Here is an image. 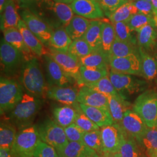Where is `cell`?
Masks as SVG:
<instances>
[{
	"mask_svg": "<svg viewBox=\"0 0 157 157\" xmlns=\"http://www.w3.org/2000/svg\"><path fill=\"white\" fill-rule=\"evenodd\" d=\"M2 32L4 39L22 54L26 62L31 60L34 57H37L26 44L22 35L18 28L7 29Z\"/></svg>",
	"mask_w": 157,
	"mask_h": 157,
	"instance_id": "d6986e66",
	"label": "cell"
},
{
	"mask_svg": "<svg viewBox=\"0 0 157 157\" xmlns=\"http://www.w3.org/2000/svg\"><path fill=\"white\" fill-rule=\"evenodd\" d=\"M65 135L69 142H83L84 132L75 123L64 128Z\"/></svg>",
	"mask_w": 157,
	"mask_h": 157,
	"instance_id": "bcb514c9",
	"label": "cell"
},
{
	"mask_svg": "<svg viewBox=\"0 0 157 157\" xmlns=\"http://www.w3.org/2000/svg\"><path fill=\"white\" fill-rule=\"evenodd\" d=\"M139 53V47L115 39L112 45L109 59L128 56L133 54Z\"/></svg>",
	"mask_w": 157,
	"mask_h": 157,
	"instance_id": "836d02e7",
	"label": "cell"
},
{
	"mask_svg": "<svg viewBox=\"0 0 157 157\" xmlns=\"http://www.w3.org/2000/svg\"><path fill=\"white\" fill-rule=\"evenodd\" d=\"M92 51L88 43L83 38H80L73 40L67 52L78 60L80 58L88 56Z\"/></svg>",
	"mask_w": 157,
	"mask_h": 157,
	"instance_id": "60d3db41",
	"label": "cell"
},
{
	"mask_svg": "<svg viewBox=\"0 0 157 157\" xmlns=\"http://www.w3.org/2000/svg\"><path fill=\"white\" fill-rule=\"evenodd\" d=\"M109 68L107 67L94 68L80 67L81 86L87 83L97 82L101 78L109 76Z\"/></svg>",
	"mask_w": 157,
	"mask_h": 157,
	"instance_id": "f546056e",
	"label": "cell"
},
{
	"mask_svg": "<svg viewBox=\"0 0 157 157\" xmlns=\"http://www.w3.org/2000/svg\"><path fill=\"white\" fill-rule=\"evenodd\" d=\"M34 157L33 156V157Z\"/></svg>",
	"mask_w": 157,
	"mask_h": 157,
	"instance_id": "003e7915",
	"label": "cell"
},
{
	"mask_svg": "<svg viewBox=\"0 0 157 157\" xmlns=\"http://www.w3.org/2000/svg\"><path fill=\"white\" fill-rule=\"evenodd\" d=\"M128 2L127 0H98L101 9L108 18L118 8Z\"/></svg>",
	"mask_w": 157,
	"mask_h": 157,
	"instance_id": "f6af8a7d",
	"label": "cell"
},
{
	"mask_svg": "<svg viewBox=\"0 0 157 157\" xmlns=\"http://www.w3.org/2000/svg\"><path fill=\"white\" fill-rule=\"evenodd\" d=\"M56 150L54 147L40 141L34 152V157H56Z\"/></svg>",
	"mask_w": 157,
	"mask_h": 157,
	"instance_id": "7dc6e473",
	"label": "cell"
},
{
	"mask_svg": "<svg viewBox=\"0 0 157 157\" xmlns=\"http://www.w3.org/2000/svg\"><path fill=\"white\" fill-rule=\"evenodd\" d=\"M0 157H14L11 148H0Z\"/></svg>",
	"mask_w": 157,
	"mask_h": 157,
	"instance_id": "f907efd6",
	"label": "cell"
},
{
	"mask_svg": "<svg viewBox=\"0 0 157 157\" xmlns=\"http://www.w3.org/2000/svg\"><path fill=\"white\" fill-rule=\"evenodd\" d=\"M52 11L61 27L65 28L73 17V12L69 5L62 3H54Z\"/></svg>",
	"mask_w": 157,
	"mask_h": 157,
	"instance_id": "74e56055",
	"label": "cell"
},
{
	"mask_svg": "<svg viewBox=\"0 0 157 157\" xmlns=\"http://www.w3.org/2000/svg\"><path fill=\"white\" fill-rule=\"evenodd\" d=\"M74 123L83 131H84V132H89L100 130V127H98L90 118L87 117L84 114L79 104L78 107V113L76 115Z\"/></svg>",
	"mask_w": 157,
	"mask_h": 157,
	"instance_id": "7bdbcfd3",
	"label": "cell"
},
{
	"mask_svg": "<svg viewBox=\"0 0 157 157\" xmlns=\"http://www.w3.org/2000/svg\"><path fill=\"white\" fill-rule=\"evenodd\" d=\"M42 106L41 99L24 93L22 98L14 108L8 112V121L19 130L32 126Z\"/></svg>",
	"mask_w": 157,
	"mask_h": 157,
	"instance_id": "7a4b0ae2",
	"label": "cell"
},
{
	"mask_svg": "<svg viewBox=\"0 0 157 157\" xmlns=\"http://www.w3.org/2000/svg\"><path fill=\"white\" fill-rule=\"evenodd\" d=\"M115 32L116 39L133 45H137V37L125 22L112 23ZM138 46V45H137Z\"/></svg>",
	"mask_w": 157,
	"mask_h": 157,
	"instance_id": "8d00e7d4",
	"label": "cell"
},
{
	"mask_svg": "<svg viewBox=\"0 0 157 157\" xmlns=\"http://www.w3.org/2000/svg\"><path fill=\"white\" fill-rule=\"evenodd\" d=\"M48 55L58 63L62 71L74 78L77 84L81 86L80 74V65L78 60L68 52H62L48 48Z\"/></svg>",
	"mask_w": 157,
	"mask_h": 157,
	"instance_id": "8fae6325",
	"label": "cell"
},
{
	"mask_svg": "<svg viewBox=\"0 0 157 157\" xmlns=\"http://www.w3.org/2000/svg\"><path fill=\"white\" fill-rule=\"evenodd\" d=\"M155 21V19L152 17L139 13L132 16L125 22L127 23L132 31L136 32L141 28L146 26V25L153 22Z\"/></svg>",
	"mask_w": 157,
	"mask_h": 157,
	"instance_id": "ee69618b",
	"label": "cell"
},
{
	"mask_svg": "<svg viewBox=\"0 0 157 157\" xmlns=\"http://www.w3.org/2000/svg\"><path fill=\"white\" fill-rule=\"evenodd\" d=\"M155 91L157 92V78L155 80Z\"/></svg>",
	"mask_w": 157,
	"mask_h": 157,
	"instance_id": "6f0895ef",
	"label": "cell"
},
{
	"mask_svg": "<svg viewBox=\"0 0 157 157\" xmlns=\"http://www.w3.org/2000/svg\"><path fill=\"white\" fill-rule=\"evenodd\" d=\"M109 78L119 95L126 100L129 95L143 91L147 86L145 81L133 77L132 75L119 73L111 69Z\"/></svg>",
	"mask_w": 157,
	"mask_h": 157,
	"instance_id": "ba28073f",
	"label": "cell"
},
{
	"mask_svg": "<svg viewBox=\"0 0 157 157\" xmlns=\"http://www.w3.org/2000/svg\"><path fill=\"white\" fill-rule=\"evenodd\" d=\"M92 1H98V0H92Z\"/></svg>",
	"mask_w": 157,
	"mask_h": 157,
	"instance_id": "6125c7cd",
	"label": "cell"
},
{
	"mask_svg": "<svg viewBox=\"0 0 157 157\" xmlns=\"http://www.w3.org/2000/svg\"><path fill=\"white\" fill-rule=\"evenodd\" d=\"M45 60V71L48 85L50 87L72 86L76 80L65 73L61 67L48 54L44 56Z\"/></svg>",
	"mask_w": 157,
	"mask_h": 157,
	"instance_id": "7c38bea8",
	"label": "cell"
},
{
	"mask_svg": "<svg viewBox=\"0 0 157 157\" xmlns=\"http://www.w3.org/2000/svg\"><path fill=\"white\" fill-rule=\"evenodd\" d=\"M82 111L84 114L98 127L112 125L114 124L113 119L109 109L104 108L90 107L79 104Z\"/></svg>",
	"mask_w": 157,
	"mask_h": 157,
	"instance_id": "44dd1931",
	"label": "cell"
},
{
	"mask_svg": "<svg viewBox=\"0 0 157 157\" xmlns=\"http://www.w3.org/2000/svg\"><path fill=\"white\" fill-rule=\"evenodd\" d=\"M100 157H122L120 152L117 153H104Z\"/></svg>",
	"mask_w": 157,
	"mask_h": 157,
	"instance_id": "f5cc1de1",
	"label": "cell"
},
{
	"mask_svg": "<svg viewBox=\"0 0 157 157\" xmlns=\"http://www.w3.org/2000/svg\"><path fill=\"white\" fill-rule=\"evenodd\" d=\"M41 140L37 126H30L17 132L11 148L14 157H32Z\"/></svg>",
	"mask_w": 157,
	"mask_h": 157,
	"instance_id": "277c9868",
	"label": "cell"
},
{
	"mask_svg": "<svg viewBox=\"0 0 157 157\" xmlns=\"http://www.w3.org/2000/svg\"><path fill=\"white\" fill-rule=\"evenodd\" d=\"M127 1H130L131 0H127Z\"/></svg>",
	"mask_w": 157,
	"mask_h": 157,
	"instance_id": "be15d7a7",
	"label": "cell"
},
{
	"mask_svg": "<svg viewBox=\"0 0 157 157\" xmlns=\"http://www.w3.org/2000/svg\"><path fill=\"white\" fill-rule=\"evenodd\" d=\"M139 13L154 18V13L151 3L146 0H131Z\"/></svg>",
	"mask_w": 157,
	"mask_h": 157,
	"instance_id": "c3c4849f",
	"label": "cell"
},
{
	"mask_svg": "<svg viewBox=\"0 0 157 157\" xmlns=\"http://www.w3.org/2000/svg\"><path fill=\"white\" fill-rule=\"evenodd\" d=\"M54 2H56V3H62V4H66L70 5L72 2L73 0H52Z\"/></svg>",
	"mask_w": 157,
	"mask_h": 157,
	"instance_id": "11a10c76",
	"label": "cell"
},
{
	"mask_svg": "<svg viewBox=\"0 0 157 157\" xmlns=\"http://www.w3.org/2000/svg\"><path fill=\"white\" fill-rule=\"evenodd\" d=\"M0 58L4 72L10 77L21 73L26 62L22 54L8 43L4 38L1 41Z\"/></svg>",
	"mask_w": 157,
	"mask_h": 157,
	"instance_id": "52a82bcc",
	"label": "cell"
},
{
	"mask_svg": "<svg viewBox=\"0 0 157 157\" xmlns=\"http://www.w3.org/2000/svg\"><path fill=\"white\" fill-rule=\"evenodd\" d=\"M155 22H156V23H157V21H155Z\"/></svg>",
	"mask_w": 157,
	"mask_h": 157,
	"instance_id": "e7e4bbea",
	"label": "cell"
},
{
	"mask_svg": "<svg viewBox=\"0 0 157 157\" xmlns=\"http://www.w3.org/2000/svg\"><path fill=\"white\" fill-rule=\"evenodd\" d=\"M97 152L82 142H69L62 157H94Z\"/></svg>",
	"mask_w": 157,
	"mask_h": 157,
	"instance_id": "4dcf8cb0",
	"label": "cell"
},
{
	"mask_svg": "<svg viewBox=\"0 0 157 157\" xmlns=\"http://www.w3.org/2000/svg\"><path fill=\"white\" fill-rule=\"evenodd\" d=\"M133 109L148 128L157 127V91L147 90L141 94L135 100Z\"/></svg>",
	"mask_w": 157,
	"mask_h": 157,
	"instance_id": "5b68a950",
	"label": "cell"
},
{
	"mask_svg": "<svg viewBox=\"0 0 157 157\" xmlns=\"http://www.w3.org/2000/svg\"><path fill=\"white\" fill-rule=\"evenodd\" d=\"M78 90L75 87H50L47 92V97L64 105L76 107L78 104Z\"/></svg>",
	"mask_w": 157,
	"mask_h": 157,
	"instance_id": "9a60e30c",
	"label": "cell"
},
{
	"mask_svg": "<svg viewBox=\"0 0 157 157\" xmlns=\"http://www.w3.org/2000/svg\"><path fill=\"white\" fill-rule=\"evenodd\" d=\"M91 20L78 15L72 19L65 28L69 36L72 40L82 38L90 25Z\"/></svg>",
	"mask_w": 157,
	"mask_h": 157,
	"instance_id": "83f0119b",
	"label": "cell"
},
{
	"mask_svg": "<svg viewBox=\"0 0 157 157\" xmlns=\"http://www.w3.org/2000/svg\"><path fill=\"white\" fill-rule=\"evenodd\" d=\"M102 25L103 22L100 20L91 21L89 28L82 37L93 51L101 50Z\"/></svg>",
	"mask_w": 157,
	"mask_h": 157,
	"instance_id": "cb8c5ba5",
	"label": "cell"
},
{
	"mask_svg": "<svg viewBox=\"0 0 157 157\" xmlns=\"http://www.w3.org/2000/svg\"><path fill=\"white\" fill-rule=\"evenodd\" d=\"M141 63V76L148 81L157 78V54L147 52L139 47Z\"/></svg>",
	"mask_w": 157,
	"mask_h": 157,
	"instance_id": "7402d4cb",
	"label": "cell"
},
{
	"mask_svg": "<svg viewBox=\"0 0 157 157\" xmlns=\"http://www.w3.org/2000/svg\"><path fill=\"white\" fill-rule=\"evenodd\" d=\"M20 16L29 30L45 47H48L54 29L28 9H22Z\"/></svg>",
	"mask_w": 157,
	"mask_h": 157,
	"instance_id": "9c48e42d",
	"label": "cell"
},
{
	"mask_svg": "<svg viewBox=\"0 0 157 157\" xmlns=\"http://www.w3.org/2000/svg\"><path fill=\"white\" fill-rule=\"evenodd\" d=\"M101 132L103 154L119 152L124 133L121 125L113 124L104 126Z\"/></svg>",
	"mask_w": 157,
	"mask_h": 157,
	"instance_id": "30bf717a",
	"label": "cell"
},
{
	"mask_svg": "<svg viewBox=\"0 0 157 157\" xmlns=\"http://www.w3.org/2000/svg\"><path fill=\"white\" fill-rule=\"evenodd\" d=\"M94 157H100V156H99V155H98V154H95V155H94Z\"/></svg>",
	"mask_w": 157,
	"mask_h": 157,
	"instance_id": "680465c9",
	"label": "cell"
},
{
	"mask_svg": "<svg viewBox=\"0 0 157 157\" xmlns=\"http://www.w3.org/2000/svg\"><path fill=\"white\" fill-rule=\"evenodd\" d=\"M120 124L124 130L134 137L136 140L139 139L148 128L142 118L130 109H128L125 112Z\"/></svg>",
	"mask_w": 157,
	"mask_h": 157,
	"instance_id": "2e32d148",
	"label": "cell"
},
{
	"mask_svg": "<svg viewBox=\"0 0 157 157\" xmlns=\"http://www.w3.org/2000/svg\"><path fill=\"white\" fill-rule=\"evenodd\" d=\"M83 86H86L90 89H92L106 95H116L119 94L112 84L109 76L101 78V80L97 82L87 83Z\"/></svg>",
	"mask_w": 157,
	"mask_h": 157,
	"instance_id": "b9f144b4",
	"label": "cell"
},
{
	"mask_svg": "<svg viewBox=\"0 0 157 157\" xmlns=\"http://www.w3.org/2000/svg\"><path fill=\"white\" fill-rule=\"evenodd\" d=\"M139 11L131 1L121 6L109 17L112 23L126 22L131 17L139 13Z\"/></svg>",
	"mask_w": 157,
	"mask_h": 157,
	"instance_id": "e575fe53",
	"label": "cell"
},
{
	"mask_svg": "<svg viewBox=\"0 0 157 157\" xmlns=\"http://www.w3.org/2000/svg\"><path fill=\"white\" fill-rule=\"evenodd\" d=\"M17 134V128L10 121H2L0 126V148H11Z\"/></svg>",
	"mask_w": 157,
	"mask_h": 157,
	"instance_id": "1f68e13d",
	"label": "cell"
},
{
	"mask_svg": "<svg viewBox=\"0 0 157 157\" xmlns=\"http://www.w3.org/2000/svg\"><path fill=\"white\" fill-rule=\"evenodd\" d=\"M20 82L26 93L40 99L47 97L48 89L37 57L26 61L20 73Z\"/></svg>",
	"mask_w": 157,
	"mask_h": 157,
	"instance_id": "6da1fadb",
	"label": "cell"
},
{
	"mask_svg": "<svg viewBox=\"0 0 157 157\" xmlns=\"http://www.w3.org/2000/svg\"><path fill=\"white\" fill-rule=\"evenodd\" d=\"M56 157H60V156H59V155H58V154H56Z\"/></svg>",
	"mask_w": 157,
	"mask_h": 157,
	"instance_id": "94428289",
	"label": "cell"
},
{
	"mask_svg": "<svg viewBox=\"0 0 157 157\" xmlns=\"http://www.w3.org/2000/svg\"><path fill=\"white\" fill-rule=\"evenodd\" d=\"M8 0H0V13H1L6 8Z\"/></svg>",
	"mask_w": 157,
	"mask_h": 157,
	"instance_id": "db71d44e",
	"label": "cell"
},
{
	"mask_svg": "<svg viewBox=\"0 0 157 157\" xmlns=\"http://www.w3.org/2000/svg\"><path fill=\"white\" fill-rule=\"evenodd\" d=\"M107 97L109 109L114 124H120L123 119L124 113L129 109V102L124 99L119 94L107 95Z\"/></svg>",
	"mask_w": 157,
	"mask_h": 157,
	"instance_id": "d4e9b609",
	"label": "cell"
},
{
	"mask_svg": "<svg viewBox=\"0 0 157 157\" xmlns=\"http://www.w3.org/2000/svg\"><path fill=\"white\" fill-rule=\"evenodd\" d=\"M72 41L73 40L67 34L65 28H58L54 29L48 48L59 52H67Z\"/></svg>",
	"mask_w": 157,
	"mask_h": 157,
	"instance_id": "4316f807",
	"label": "cell"
},
{
	"mask_svg": "<svg viewBox=\"0 0 157 157\" xmlns=\"http://www.w3.org/2000/svg\"><path fill=\"white\" fill-rule=\"evenodd\" d=\"M78 104L75 107L65 105L54 108L52 111L54 121L63 128L73 124L78 113Z\"/></svg>",
	"mask_w": 157,
	"mask_h": 157,
	"instance_id": "484cf974",
	"label": "cell"
},
{
	"mask_svg": "<svg viewBox=\"0 0 157 157\" xmlns=\"http://www.w3.org/2000/svg\"><path fill=\"white\" fill-rule=\"evenodd\" d=\"M146 153L147 157H157V149L154 151L147 152Z\"/></svg>",
	"mask_w": 157,
	"mask_h": 157,
	"instance_id": "9f6ffc18",
	"label": "cell"
},
{
	"mask_svg": "<svg viewBox=\"0 0 157 157\" xmlns=\"http://www.w3.org/2000/svg\"><path fill=\"white\" fill-rule=\"evenodd\" d=\"M23 87L13 78L1 77L0 112L4 115L12 111L22 98Z\"/></svg>",
	"mask_w": 157,
	"mask_h": 157,
	"instance_id": "8992f818",
	"label": "cell"
},
{
	"mask_svg": "<svg viewBox=\"0 0 157 157\" xmlns=\"http://www.w3.org/2000/svg\"><path fill=\"white\" fill-rule=\"evenodd\" d=\"M116 39L114 27L112 23L103 22L102 30L101 50L109 60L112 45Z\"/></svg>",
	"mask_w": 157,
	"mask_h": 157,
	"instance_id": "d6a6232c",
	"label": "cell"
},
{
	"mask_svg": "<svg viewBox=\"0 0 157 157\" xmlns=\"http://www.w3.org/2000/svg\"><path fill=\"white\" fill-rule=\"evenodd\" d=\"M80 67L94 68H109V60L101 50L93 51L87 56L80 58Z\"/></svg>",
	"mask_w": 157,
	"mask_h": 157,
	"instance_id": "f1b7e54d",
	"label": "cell"
},
{
	"mask_svg": "<svg viewBox=\"0 0 157 157\" xmlns=\"http://www.w3.org/2000/svg\"><path fill=\"white\" fill-rule=\"evenodd\" d=\"M146 1H148V2H151V3L152 0H146Z\"/></svg>",
	"mask_w": 157,
	"mask_h": 157,
	"instance_id": "91938a15",
	"label": "cell"
},
{
	"mask_svg": "<svg viewBox=\"0 0 157 157\" xmlns=\"http://www.w3.org/2000/svg\"><path fill=\"white\" fill-rule=\"evenodd\" d=\"M17 28L22 34L24 41L29 48L37 58H41L48 54V48L38 39L21 19Z\"/></svg>",
	"mask_w": 157,
	"mask_h": 157,
	"instance_id": "ffe728a7",
	"label": "cell"
},
{
	"mask_svg": "<svg viewBox=\"0 0 157 157\" xmlns=\"http://www.w3.org/2000/svg\"><path fill=\"white\" fill-rule=\"evenodd\" d=\"M156 25H157V23H156Z\"/></svg>",
	"mask_w": 157,
	"mask_h": 157,
	"instance_id": "03108f58",
	"label": "cell"
},
{
	"mask_svg": "<svg viewBox=\"0 0 157 157\" xmlns=\"http://www.w3.org/2000/svg\"><path fill=\"white\" fill-rule=\"evenodd\" d=\"M119 152L122 157H141L137 141L125 131Z\"/></svg>",
	"mask_w": 157,
	"mask_h": 157,
	"instance_id": "d590c367",
	"label": "cell"
},
{
	"mask_svg": "<svg viewBox=\"0 0 157 157\" xmlns=\"http://www.w3.org/2000/svg\"><path fill=\"white\" fill-rule=\"evenodd\" d=\"M151 4L154 13V19L157 21V0H152Z\"/></svg>",
	"mask_w": 157,
	"mask_h": 157,
	"instance_id": "816d5d0a",
	"label": "cell"
},
{
	"mask_svg": "<svg viewBox=\"0 0 157 157\" xmlns=\"http://www.w3.org/2000/svg\"><path fill=\"white\" fill-rule=\"evenodd\" d=\"M137 45L147 52H154L157 45V27L155 21L136 32Z\"/></svg>",
	"mask_w": 157,
	"mask_h": 157,
	"instance_id": "ac0fdd59",
	"label": "cell"
},
{
	"mask_svg": "<svg viewBox=\"0 0 157 157\" xmlns=\"http://www.w3.org/2000/svg\"><path fill=\"white\" fill-rule=\"evenodd\" d=\"M83 142L84 144L94 150L100 157L103 154L101 130L86 132Z\"/></svg>",
	"mask_w": 157,
	"mask_h": 157,
	"instance_id": "ab89813d",
	"label": "cell"
},
{
	"mask_svg": "<svg viewBox=\"0 0 157 157\" xmlns=\"http://www.w3.org/2000/svg\"><path fill=\"white\" fill-rule=\"evenodd\" d=\"M37 127L41 140L54 147L58 155L63 157V151L69 142L64 128L51 119L46 120Z\"/></svg>",
	"mask_w": 157,
	"mask_h": 157,
	"instance_id": "3957f363",
	"label": "cell"
},
{
	"mask_svg": "<svg viewBox=\"0 0 157 157\" xmlns=\"http://www.w3.org/2000/svg\"><path fill=\"white\" fill-rule=\"evenodd\" d=\"M74 13L89 20H98L105 14L98 1L92 0H73L69 5Z\"/></svg>",
	"mask_w": 157,
	"mask_h": 157,
	"instance_id": "5bb4252c",
	"label": "cell"
},
{
	"mask_svg": "<svg viewBox=\"0 0 157 157\" xmlns=\"http://www.w3.org/2000/svg\"><path fill=\"white\" fill-rule=\"evenodd\" d=\"M136 141L146 152L157 150V127L148 128L146 132Z\"/></svg>",
	"mask_w": 157,
	"mask_h": 157,
	"instance_id": "f35d334b",
	"label": "cell"
},
{
	"mask_svg": "<svg viewBox=\"0 0 157 157\" xmlns=\"http://www.w3.org/2000/svg\"><path fill=\"white\" fill-rule=\"evenodd\" d=\"M17 3L15 0H8L6 8L1 13V30L17 28L22 19L17 12Z\"/></svg>",
	"mask_w": 157,
	"mask_h": 157,
	"instance_id": "603a6c76",
	"label": "cell"
},
{
	"mask_svg": "<svg viewBox=\"0 0 157 157\" xmlns=\"http://www.w3.org/2000/svg\"><path fill=\"white\" fill-rule=\"evenodd\" d=\"M45 0H15L19 8L28 9L31 12H33Z\"/></svg>",
	"mask_w": 157,
	"mask_h": 157,
	"instance_id": "681fc988",
	"label": "cell"
},
{
	"mask_svg": "<svg viewBox=\"0 0 157 157\" xmlns=\"http://www.w3.org/2000/svg\"><path fill=\"white\" fill-rule=\"evenodd\" d=\"M78 102L87 106L109 109L107 95L86 86H81L78 90Z\"/></svg>",
	"mask_w": 157,
	"mask_h": 157,
	"instance_id": "e0dca14e",
	"label": "cell"
},
{
	"mask_svg": "<svg viewBox=\"0 0 157 157\" xmlns=\"http://www.w3.org/2000/svg\"><path fill=\"white\" fill-rule=\"evenodd\" d=\"M109 67L113 71L130 75L141 76V63L140 54L109 59Z\"/></svg>",
	"mask_w": 157,
	"mask_h": 157,
	"instance_id": "4fadbf2b",
	"label": "cell"
}]
</instances>
